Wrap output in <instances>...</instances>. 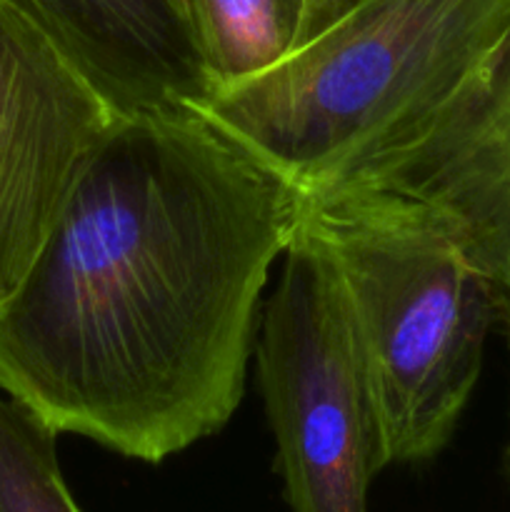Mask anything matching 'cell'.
Listing matches in <instances>:
<instances>
[{"label":"cell","instance_id":"cell-1","mask_svg":"<svg viewBox=\"0 0 510 512\" xmlns=\"http://www.w3.org/2000/svg\"><path fill=\"white\" fill-rule=\"evenodd\" d=\"M303 195L193 108L123 115L0 305V393L158 465L238 410Z\"/></svg>","mask_w":510,"mask_h":512},{"label":"cell","instance_id":"cell-2","mask_svg":"<svg viewBox=\"0 0 510 512\" xmlns=\"http://www.w3.org/2000/svg\"><path fill=\"white\" fill-rule=\"evenodd\" d=\"M508 48L510 0H355L190 108L305 198L428 123Z\"/></svg>","mask_w":510,"mask_h":512},{"label":"cell","instance_id":"cell-3","mask_svg":"<svg viewBox=\"0 0 510 512\" xmlns=\"http://www.w3.org/2000/svg\"><path fill=\"white\" fill-rule=\"evenodd\" d=\"M300 230L338 275L378 423L380 465L453 438L500 320L498 285L440 208L383 190L303 198Z\"/></svg>","mask_w":510,"mask_h":512},{"label":"cell","instance_id":"cell-4","mask_svg":"<svg viewBox=\"0 0 510 512\" xmlns=\"http://www.w3.org/2000/svg\"><path fill=\"white\" fill-rule=\"evenodd\" d=\"M253 353L290 510L368 512L378 423L338 275L300 225Z\"/></svg>","mask_w":510,"mask_h":512},{"label":"cell","instance_id":"cell-5","mask_svg":"<svg viewBox=\"0 0 510 512\" xmlns=\"http://www.w3.org/2000/svg\"><path fill=\"white\" fill-rule=\"evenodd\" d=\"M120 118L18 8L0 0V305Z\"/></svg>","mask_w":510,"mask_h":512},{"label":"cell","instance_id":"cell-6","mask_svg":"<svg viewBox=\"0 0 510 512\" xmlns=\"http://www.w3.org/2000/svg\"><path fill=\"white\" fill-rule=\"evenodd\" d=\"M115 113L190 108L213 90L185 0H8Z\"/></svg>","mask_w":510,"mask_h":512},{"label":"cell","instance_id":"cell-7","mask_svg":"<svg viewBox=\"0 0 510 512\" xmlns=\"http://www.w3.org/2000/svg\"><path fill=\"white\" fill-rule=\"evenodd\" d=\"M213 88L278 63L298 43L303 0H185Z\"/></svg>","mask_w":510,"mask_h":512},{"label":"cell","instance_id":"cell-8","mask_svg":"<svg viewBox=\"0 0 510 512\" xmlns=\"http://www.w3.org/2000/svg\"><path fill=\"white\" fill-rule=\"evenodd\" d=\"M58 433L0 395V512H80L65 485Z\"/></svg>","mask_w":510,"mask_h":512},{"label":"cell","instance_id":"cell-9","mask_svg":"<svg viewBox=\"0 0 510 512\" xmlns=\"http://www.w3.org/2000/svg\"><path fill=\"white\" fill-rule=\"evenodd\" d=\"M510 115V48L490 78L460 95L450 108L443 110L440 123H455L468 118H495Z\"/></svg>","mask_w":510,"mask_h":512},{"label":"cell","instance_id":"cell-10","mask_svg":"<svg viewBox=\"0 0 510 512\" xmlns=\"http://www.w3.org/2000/svg\"><path fill=\"white\" fill-rule=\"evenodd\" d=\"M350 3H355V0H318V5H315L313 15H310L308 25H305V30H303V35H300L298 43H303V40H308L310 35L318 33V30L323 28V25H328L335 15L343 13Z\"/></svg>","mask_w":510,"mask_h":512},{"label":"cell","instance_id":"cell-11","mask_svg":"<svg viewBox=\"0 0 510 512\" xmlns=\"http://www.w3.org/2000/svg\"><path fill=\"white\" fill-rule=\"evenodd\" d=\"M500 323H503L505 335H508V345H510V295L500 303ZM505 463H508V470H510V440H508V448H505Z\"/></svg>","mask_w":510,"mask_h":512},{"label":"cell","instance_id":"cell-12","mask_svg":"<svg viewBox=\"0 0 510 512\" xmlns=\"http://www.w3.org/2000/svg\"><path fill=\"white\" fill-rule=\"evenodd\" d=\"M315 5H318V0H303V20H300V33H298V40H300V35H303L305 25H308L310 15H313ZM295 45H298V43H295Z\"/></svg>","mask_w":510,"mask_h":512}]
</instances>
